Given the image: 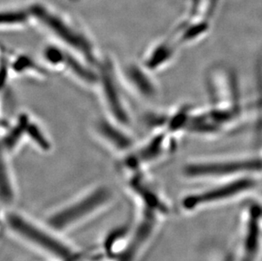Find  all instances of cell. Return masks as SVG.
I'll return each instance as SVG.
<instances>
[{"mask_svg":"<svg viewBox=\"0 0 262 261\" xmlns=\"http://www.w3.org/2000/svg\"><path fill=\"white\" fill-rule=\"evenodd\" d=\"M39 18L49 31L62 45L89 62L96 61L94 44L82 32L64 23L52 14L40 13Z\"/></svg>","mask_w":262,"mask_h":261,"instance_id":"cell-1","label":"cell"},{"mask_svg":"<svg viewBox=\"0 0 262 261\" xmlns=\"http://www.w3.org/2000/svg\"><path fill=\"white\" fill-rule=\"evenodd\" d=\"M112 119L125 126L128 123L129 114L124 101L121 84L119 83L114 67L110 61H104L99 67L98 81Z\"/></svg>","mask_w":262,"mask_h":261,"instance_id":"cell-2","label":"cell"},{"mask_svg":"<svg viewBox=\"0 0 262 261\" xmlns=\"http://www.w3.org/2000/svg\"><path fill=\"white\" fill-rule=\"evenodd\" d=\"M109 197L107 190L100 188L93 192L87 197L78 200L74 205H71L55 215L53 222L59 227H67L77 222L82 217L90 214L99 207Z\"/></svg>","mask_w":262,"mask_h":261,"instance_id":"cell-3","label":"cell"},{"mask_svg":"<svg viewBox=\"0 0 262 261\" xmlns=\"http://www.w3.org/2000/svg\"><path fill=\"white\" fill-rule=\"evenodd\" d=\"M10 226L32 243L37 244L43 249H47L58 256L66 257L68 255V249L63 246L59 241L54 239L53 236L45 232L42 229L30 223L28 221L17 216L10 218Z\"/></svg>","mask_w":262,"mask_h":261,"instance_id":"cell-4","label":"cell"},{"mask_svg":"<svg viewBox=\"0 0 262 261\" xmlns=\"http://www.w3.org/2000/svg\"><path fill=\"white\" fill-rule=\"evenodd\" d=\"M122 126L123 125L113 119H102L97 121L95 130L97 135L115 150H127L131 148L133 141L128 134L122 130Z\"/></svg>","mask_w":262,"mask_h":261,"instance_id":"cell-5","label":"cell"},{"mask_svg":"<svg viewBox=\"0 0 262 261\" xmlns=\"http://www.w3.org/2000/svg\"><path fill=\"white\" fill-rule=\"evenodd\" d=\"M254 185L252 181L241 180L236 183L228 185L225 187H222L217 189L212 190L210 192H205L202 194L194 195L186 199L183 201V206L186 209H193V208L205 204V203L213 202L217 200H223L225 198L233 196L243 190L248 189Z\"/></svg>","mask_w":262,"mask_h":261,"instance_id":"cell-6","label":"cell"},{"mask_svg":"<svg viewBox=\"0 0 262 261\" xmlns=\"http://www.w3.org/2000/svg\"><path fill=\"white\" fill-rule=\"evenodd\" d=\"M6 148L0 141V200L9 202L12 200V182L6 159Z\"/></svg>","mask_w":262,"mask_h":261,"instance_id":"cell-7","label":"cell"},{"mask_svg":"<svg viewBox=\"0 0 262 261\" xmlns=\"http://www.w3.org/2000/svg\"><path fill=\"white\" fill-rule=\"evenodd\" d=\"M252 215L249 224L248 229L247 238L245 242V254L243 261H254L255 254L257 251L258 234H259V227H258L257 218L260 216V212L258 206H255L252 209Z\"/></svg>","mask_w":262,"mask_h":261,"instance_id":"cell-8","label":"cell"},{"mask_svg":"<svg viewBox=\"0 0 262 261\" xmlns=\"http://www.w3.org/2000/svg\"><path fill=\"white\" fill-rule=\"evenodd\" d=\"M126 76L132 85L136 88L137 90L144 94H149V86H148L147 79L139 67L135 66L128 67L126 70Z\"/></svg>","mask_w":262,"mask_h":261,"instance_id":"cell-9","label":"cell"},{"mask_svg":"<svg viewBox=\"0 0 262 261\" xmlns=\"http://www.w3.org/2000/svg\"><path fill=\"white\" fill-rule=\"evenodd\" d=\"M258 209H259V212H260V216H262V207L258 206Z\"/></svg>","mask_w":262,"mask_h":261,"instance_id":"cell-10","label":"cell"}]
</instances>
